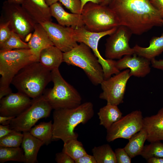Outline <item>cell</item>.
Returning <instances> with one entry per match:
<instances>
[{"instance_id": "obj_1", "label": "cell", "mask_w": 163, "mask_h": 163, "mask_svg": "<svg viewBox=\"0 0 163 163\" xmlns=\"http://www.w3.org/2000/svg\"><path fill=\"white\" fill-rule=\"evenodd\" d=\"M120 25L133 34L141 35L155 26L163 25V18L149 0H112L108 5Z\"/></svg>"}, {"instance_id": "obj_2", "label": "cell", "mask_w": 163, "mask_h": 163, "mask_svg": "<svg viewBox=\"0 0 163 163\" xmlns=\"http://www.w3.org/2000/svg\"><path fill=\"white\" fill-rule=\"evenodd\" d=\"M93 104L86 102L72 108L54 110L53 114V140L61 139L64 143L77 139L78 134L74 131L79 124H86L94 116Z\"/></svg>"}, {"instance_id": "obj_3", "label": "cell", "mask_w": 163, "mask_h": 163, "mask_svg": "<svg viewBox=\"0 0 163 163\" xmlns=\"http://www.w3.org/2000/svg\"><path fill=\"white\" fill-rule=\"evenodd\" d=\"M51 81V71L39 62H35L21 69L11 84L18 92L34 99L43 94L46 87Z\"/></svg>"}, {"instance_id": "obj_4", "label": "cell", "mask_w": 163, "mask_h": 163, "mask_svg": "<svg viewBox=\"0 0 163 163\" xmlns=\"http://www.w3.org/2000/svg\"><path fill=\"white\" fill-rule=\"evenodd\" d=\"M35 62L38 61L29 49L0 50V99L12 92L10 85L18 72Z\"/></svg>"}, {"instance_id": "obj_5", "label": "cell", "mask_w": 163, "mask_h": 163, "mask_svg": "<svg viewBox=\"0 0 163 163\" xmlns=\"http://www.w3.org/2000/svg\"><path fill=\"white\" fill-rule=\"evenodd\" d=\"M52 88L45 89L43 95L54 110L76 107L82 103L77 90L63 78L59 68L51 71Z\"/></svg>"}, {"instance_id": "obj_6", "label": "cell", "mask_w": 163, "mask_h": 163, "mask_svg": "<svg viewBox=\"0 0 163 163\" xmlns=\"http://www.w3.org/2000/svg\"><path fill=\"white\" fill-rule=\"evenodd\" d=\"M63 62L81 69L92 84L100 85L104 80L103 69L91 49L80 43L70 51L63 53Z\"/></svg>"}, {"instance_id": "obj_7", "label": "cell", "mask_w": 163, "mask_h": 163, "mask_svg": "<svg viewBox=\"0 0 163 163\" xmlns=\"http://www.w3.org/2000/svg\"><path fill=\"white\" fill-rule=\"evenodd\" d=\"M81 15L85 28L91 31H105L120 25L116 14L108 6L88 2Z\"/></svg>"}, {"instance_id": "obj_8", "label": "cell", "mask_w": 163, "mask_h": 163, "mask_svg": "<svg viewBox=\"0 0 163 163\" xmlns=\"http://www.w3.org/2000/svg\"><path fill=\"white\" fill-rule=\"evenodd\" d=\"M2 19L8 21L11 30L24 41L28 42L37 23L21 5L5 1L2 7Z\"/></svg>"}, {"instance_id": "obj_9", "label": "cell", "mask_w": 163, "mask_h": 163, "mask_svg": "<svg viewBox=\"0 0 163 163\" xmlns=\"http://www.w3.org/2000/svg\"><path fill=\"white\" fill-rule=\"evenodd\" d=\"M117 27L100 32L89 31L85 26L74 28V38L77 42L84 43L91 49L102 67L104 79L110 77L113 74H117L120 71L115 66L116 61L113 59H105L101 56L98 49V43L101 38L111 34Z\"/></svg>"}, {"instance_id": "obj_10", "label": "cell", "mask_w": 163, "mask_h": 163, "mask_svg": "<svg viewBox=\"0 0 163 163\" xmlns=\"http://www.w3.org/2000/svg\"><path fill=\"white\" fill-rule=\"evenodd\" d=\"M52 109L42 95L32 99L30 105L11 120L10 127L18 132L29 131L39 120L49 117Z\"/></svg>"}, {"instance_id": "obj_11", "label": "cell", "mask_w": 163, "mask_h": 163, "mask_svg": "<svg viewBox=\"0 0 163 163\" xmlns=\"http://www.w3.org/2000/svg\"><path fill=\"white\" fill-rule=\"evenodd\" d=\"M143 118L139 110L122 116L107 130V141L110 142L120 138L129 139L143 128Z\"/></svg>"}, {"instance_id": "obj_12", "label": "cell", "mask_w": 163, "mask_h": 163, "mask_svg": "<svg viewBox=\"0 0 163 163\" xmlns=\"http://www.w3.org/2000/svg\"><path fill=\"white\" fill-rule=\"evenodd\" d=\"M129 72L126 69L104 79L100 84L102 92L99 98L106 100L108 104L118 106L123 103L126 84L131 77Z\"/></svg>"}, {"instance_id": "obj_13", "label": "cell", "mask_w": 163, "mask_h": 163, "mask_svg": "<svg viewBox=\"0 0 163 163\" xmlns=\"http://www.w3.org/2000/svg\"><path fill=\"white\" fill-rule=\"evenodd\" d=\"M131 31L126 27L120 25L106 40L105 56L107 59H120L123 56L135 53L129 44L132 35Z\"/></svg>"}, {"instance_id": "obj_14", "label": "cell", "mask_w": 163, "mask_h": 163, "mask_svg": "<svg viewBox=\"0 0 163 163\" xmlns=\"http://www.w3.org/2000/svg\"><path fill=\"white\" fill-rule=\"evenodd\" d=\"M46 31L54 46L62 52L72 50L78 44L73 36L74 28L52 22L40 23Z\"/></svg>"}, {"instance_id": "obj_15", "label": "cell", "mask_w": 163, "mask_h": 163, "mask_svg": "<svg viewBox=\"0 0 163 163\" xmlns=\"http://www.w3.org/2000/svg\"><path fill=\"white\" fill-rule=\"evenodd\" d=\"M32 101L21 92H12L0 99V115L15 117L27 108Z\"/></svg>"}, {"instance_id": "obj_16", "label": "cell", "mask_w": 163, "mask_h": 163, "mask_svg": "<svg viewBox=\"0 0 163 163\" xmlns=\"http://www.w3.org/2000/svg\"><path fill=\"white\" fill-rule=\"evenodd\" d=\"M151 60L134 53L127 55L116 61V67L120 71L129 68L131 76L144 77L151 71Z\"/></svg>"}, {"instance_id": "obj_17", "label": "cell", "mask_w": 163, "mask_h": 163, "mask_svg": "<svg viewBox=\"0 0 163 163\" xmlns=\"http://www.w3.org/2000/svg\"><path fill=\"white\" fill-rule=\"evenodd\" d=\"M21 5L37 23L52 21L50 6L45 0H25Z\"/></svg>"}, {"instance_id": "obj_18", "label": "cell", "mask_w": 163, "mask_h": 163, "mask_svg": "<svg viewBox=\"0 0 163 163\" xmlns=\"http://www.w3.org/2000/svg\"><path fill=\"white\" fill-rule=\"evenodd\" d=\"M143 123L147 141L152 142L163 141V107L155 115L143 118Z\"/></svg>"}, {"instance_id": "obj_19", "label": "cell", "mask_w": 163, "mask_h": 163, "mask_svg": "<svg viewBox=\"0 0 163 163\" xmlns=\"http://www.w3.org/2000/svg\"><path fill=\"white\" fill-rule=\"evenodd\" d=\"M50 8L52 16L56 19L59 24L74 29L85 26L81 14L66 11L59 2L52 5Z\"/></svg>"}, {"instance_id": "obj_20", "label": "cell", "mask_w": 163, "mask_h": 163, "mask_svg": "<svg viewBox=\"0 0 163 163\" xmlns=\"http://www.w3.org/2000/svg\"><path fill=\"white\" fill-rule=\"evenodd\" d=\"M27 43L29 49L38 62L41 51L54 45L46 31L40 23L36 24L33 33Z\"/></svg>"}, {"instance_id": "obj_21", "label": "cell", "mask_w": 163, "mask_h": 163, "mask_svg": "<svg viewBox=\"0 0 163 163\" xmlns=\"http://www.w3.org/2000/svg\"><path fill=\"white\" fill-rule=\"evenodd\" d=\"M23 133L24 136L21 146L24 152V163L37 162L38 153L40 147L44 144L31 135L29 131Z\"/></svg>"}, {"instance_id": "obj_22", "label": "cell", "mask_w": 163, "mask_h": 163, "mask_svg": "<svg viewBox=\"0 0 163 163\" xmlns=\"http://www.w3.org/2000/svg\"><path fill=\"white\" fill-rule=\"evenodd\" d=\"M39 62L50 71L59 68L63 62V52L54 45L49 46L41 51Z\"/></svg>"}, {"instance_id": "obj_23", "label": "cell", "mask_w": 163, "mask_h": 163, "mask_svg": "<svg viewBox=\"0 0 163 163\" xmlns=\"http://www.w3.org/2000/svg\"><path fill=\"white\" fill-rule=\"evenodd\" d=\"M133 48L135 53L151 60L163 52V32L160 37H152L148 47H144L136 45Z\"/></svg>"}, {"instance_id": "obj_24", "label": "cell", "mask_w": 163, "mask_h": 163, "mask_svg": "<svg viewBox=\"0 0 163 163\" xmlns=\"http://www.w3.org/2000/svg\"><path fill=\"white\" fill-rule=\"evenodd\" d=\"M97 114L100 120V125L107 130L119 120L123 114L117 105L108 104L101 108Z\"/></svg>"}, {"instance_id": "obj_25", "label": "cell", "mask_w": 163, "mask_h": 163, "mask_svg": "<svg viewBox=\"0 0 163 163\" xmlns=\"http://www.w3.org/2000/svg\"><path fill=\"white\" fill-rule=\"evenodd\" d=\"M147 138L146 131L142 128L129 139V142L124 148L131 158L140 155Z\"/></svg>"}, {"instance_id": "obj_26", "label": "cell", "mask_w": 163, "mask_h": 163, "mask_svg": "<svg viewBox=\"0 0 163 163\" xmlns=\"http://www.w3.org/2000/svg\"><path fill=\"white\" fill-rule=\"evenodd\" d=\"M29 132L46 145L53 140V125L51 120L40 123L32 127Z\"/></svg>"}, {"instance_id": "obj_27", "label": "cell", "mask_w": 163, "mask_h": 163, "mask_svg": "<svg viewBox=\"0 0 163 163\" xmlns=\"http://www.w3.org/2000/svg\"><path fill=\"white\" fill-rule=\"evenodd\" d=\"M92 152L97 163H117L114 152L108 144L94 147Z\"/></svg>"}, {"instance_id": "obj_28", "label": "cell", "mask_w": 163, "mask_h": 163, "mask_svg": "<svg viewBox=\"0 0 163 163\" xmlns=\"http://www.w3.org/2000/svg\"><path fill=\"white\" fill-rule=\"evenodd\" d=\"M9 161L24 162V152L21 147H0V163Z\"/></svg>"}, {"instance_id": "obj_29", "label": "cell", "mask_w": 163, "mask_h": 163, "mask_svg": "<svg viewBox=\"0 0 163 163\" xmlns=\"http://www.w3.org/2000/svg\"><path fill=\"white\" fill-rule=\"evenodd\" d=\"M62 151L74 161L87 154L82 142L77 139H70L64 143Z\"/></svg>"}, {"instance_id": "obj_30", "label": "cell", "mask_w": 163, "mask_h": 163, "mask_svg": "<svg viewBox=\"0 0 163 163\" xmlns=\"http://www.w3.org/2000/svg\"><path fill=\"white\" fill-rule=\"evenodd\" d=\"M22 49H29L27 43L24 41L18 35L12 31L8 39L0 45V50Z\"/></svg>"}, {"instance_id": "obj_31", "label": "cell", "mask_w": 163, "mask_h": 163, "mask_svg": "<svg viewBox=\"0 0 163 163\" xmlns=\"http://www.w3.org/2000/svg\"><path fill=\"white\" fill-rule=\"evenodd\" d=\"M140 155L146 160L154 157L163 158V143L157 141L144 145Z\"/></svg>"}, {"instance_id": "obj_32", "label": "cell", "mask_w": 163, "mask_h": 163, "mask_svg": "<svg viewBox=\"0 0 163 163\" xmlns=\"http://www.w3.org/2000/svg\"><path fill=\"white\" fill-rule=\"evenodd\" d=\"M23 133L15 131L0 138V147H20L23 137Z\"/></svg>"}, {"instance_id": "obj_33", "label": "cell", "mask_w": 163, "mask_h": 163, "mask_svg": "<svg viewBox=\"0 0 163 163\" xmlns=\"http://www.w3.org/2000/svg\"><path fill=\"white\" fill-rule=\"evenodd\" d=\"M59 1L72 13L81 14V0H59Z\"/></svg>"}, {"instance_id": "obj_34", "label": "cell", "mask_w": 163, "mask_h": 163, "mask_svg": "<svg viewBox=\"0 0 163 163\" xmlns=\"http://www.w3.org/2000/svg\"><path fill=\"white\" fill-rule=\"evenodd\" d=\"M2 21L0 24V45L8 39L12 32L9 22L3 20Z\"/></svg>"}, {"instance_id": "obj_35", "label": "cell", "mask_w": 163, "mask_h": 163, "mask_svg": "<svg viewBox=\"0 0 163 163\" xmlns=\"http://www.w3.org/2000/svg\"><path fill=\"white\" fill-rule=\"evenodd\" d=\"M114 152L117 163H130L131 158L124 148L115 149Z\"/></svg>"}, {"instance_id": "obj_36", "label": "cell", "mask_w": 163, "mask_h": 163, "mask_svg": "<svg viewBox=\"0 0 163 163\" xmlns=\"http://www.w3.org/2000/svg\"><path fill=\"white\" fill-rule=\"evenodd\" d=\"M55 160L57 163H75L74 160L62 151L56 154Z\"/></svg>"}, {"instance_id": "obj_37", "label": "cell", "mask_w": 163, "mask_h": 163, "mask_svg": "<svg viewBox=\"0 0 163 163\" xmlns=\"http://www.w3.org/2000/svg\"><path fill=\"white\" fill-rule=\"evenodd\" d=\"M75 163H97L92 155L88 154L75 161Z\"/></svg>"}, {"instance_id": "obj_38", "label": "cell", "mask_w": 163, "mask_h": 163, "mask_svg": "<svg viewBox=\"0 0 163 163\" xmlns=\"http://www.w3.org/2000/svg\"><path fill=\"white\" fill-rule=\"evenodd\" d=\"M149 1L163 18V0H149Z\"/></svg>"}, {"instance_id": "obj_39", "label": "cell", "mask_w": 163, "mask_h": 163, "mask_svg": "<svg viewBox=\"0 0 163 163\" xmlns=\"http://www.w3.org/2000/svg\"><path fill=\"white\" fill-rule=\"evenodd\" d=\"M15 131L16 130L10 128L9 125H4L1 124L0 125V138L6 136Z\"/></svg>"}, {"instance_id": "obj_40", "label": "cell", "mask_w": 163, "mask_h": 163, "mask_svg": "<svg viewBox=\"0 0 163 163\" xmlns=\"http://www.w3.org/2000/svg\"><path fill=\"white\" fill-rule=\"evenodd\" d=\"M151 63L153 67L163 70V59L158 60L154 58L151 60Z\"/></svg>"}, {"instance_id": "obj_41", "label": "cell", "mask_w": 163, "mask_h": 163, "mask_svg": "<svg viewBox=\"0 0 163 163\" xmlns=\"http://www.w3.org/2000/svg\"><path fill=\"white\" fill-rule=\"evenodd\" d=\"M14 117L0 115V123L4 125H9L11 120Z\"/></svg>"}, {"instance_id": "obj_42", "label": "cell", "mask_w": 163, "mask_h": 163, "mask_svg": "<svg viewBox=\"0 0 163 163\" xmlns=\"http://www.w3.org/2000/svg\"><path fill=\"white\" fill-rule=\"evenodd\" d=\"M148 163H163V158L160 157H152L147 160Z\"/></svg>"}, {"instance_id": "obj_43", "label": "cell", "mask_w": 163, "mask_h": 163, "mask_svg": "<svg viewBox=\"0 0 163 163\" xmlns=\"http://www.w3.org/2000/svg\"><path fill=\"white\" fill-rule=\"evenodd\" d=\"M104 0H81L82 9V10L84 6L88 2H91L94 3L101 4L102 3Z\"/></svg>"}, {"instance_id": "obj_44", "label": "cell", "mask_w": 163, "mask_h": 163, "mask_svg": "<svg viewBox=\"0 0 163 163\" xmlns=\"http://www.w3.org/2000/svg\"><path fill=\"white\" fill-rule=\"evenodd\" d=\"M25 0H6L9 2L21 5Z\"/></svg>"}, {"instance_id": "obj_45", "label": "cell", "mask_w": 163, "mask_h": 163, "mask_svg": "<svg viewBox=\"0 0 163 163\" xmlns=\"http://www.w3.org/2000/svg\"><path fill=\"white\" fill-rule=\"evenodd\" d=\"M47 4L50 6L58 2L59 0H45Z\"/></svg>"}, {"instance_id": "obj_46", "label": "cell", "mask_w": 163, "mask_h": 163, "mask_svg": "<svg viewBox=\"0 0 163 163\" xmlns=\"http://www.w3.org/2000/svg\"><path fill=\"white\" fill-rule=\"evenodd\" d=\"M112 0H104V1L103 3L101 4L103 5L108 6Z\"/></svg>"}, {"instance_id": "obj_47", "label": "cell", "mask_w": 163, "mask_h": 163, "mask_svg": "<svg viewBox=\"0 0 163 163\" xmlns=\"http://www.w3.org/2000/svg\"></svg>"}]
</instances>
